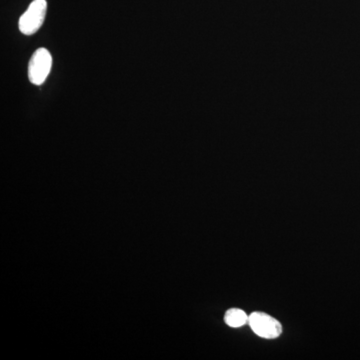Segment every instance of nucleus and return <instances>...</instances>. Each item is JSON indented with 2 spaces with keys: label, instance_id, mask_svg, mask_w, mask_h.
I'll return each instance as SVG.
<instances>
[{
  "label": "nucleus",
  "instance_id": "obj_1",
  "mask_svg": "<svg viewBox=\"0 0 360 360\" xmlns=\"http://www.w3.org/2000/svg\"><path fill=\"white\" fill-rule=\"evenodd\" d=\"M46 11V0H33L18 21L20 32L25 35H32L39 32L44 25Z\"/></svg>",
  "mask_w": 360,
  "mask_h": 360
},
{
  "label": "nucleus",
  "instance_id": "obj_2",
  "mask_svg": "<svg viewBox=\"0 0 360 360\" xmlns=\"http://www.w3.org/2000/svg\"><path fill=\"white\" fill-rule=\"evenodd\" d=\"M52 66V56L46 49H39L33 53L28 65V77L34 85L44 84Z\"/></svg>",
  "mask_w": 360,
  "mask_h": 360
},
{
  "label": "nucleus",
  "instance_id": "obj_3",
  "mask_svg": "<svg viewBox=\"0 0 360 360\" xmlns=\"http://www.w3.org/2000/svg\"><path fill=\"white\" fill-rule=\"evenodd\" d=\"M248 324L253 333L260 338L274 340L281 335L283 328L279 321L264 312H253L248 317Z\"/></svg>",
  "mask_w": 360,
  "mask_h": 360
},
{
  "label": "nucleus",
  "instance_id": "obj_4",
  "mask_svg": "<svg viewBox=\"0 0 360 360\" xmlns=\"http://www.w3.org/2000/svg\"><path fill=\"white\" fill-rule=\"evenodd\" d=\"M248 317L250 316L243 310L232 309L227 310L226 314H225L224 321L231 328H240V326H245V323H248Z\"/></svg>",
  "mask_w": 360,
  "mask_h": 360
}]
</instances>
